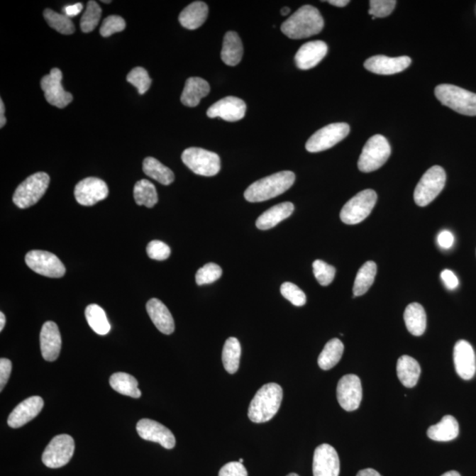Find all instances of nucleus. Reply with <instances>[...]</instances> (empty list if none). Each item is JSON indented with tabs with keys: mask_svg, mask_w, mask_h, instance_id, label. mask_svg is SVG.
<instances>
[{
	"mask_svg": "<svg viewBox=\"0 0 476 476\" xmlns=\"http://www.w3.org/2000/svg\"><path fill=\"white\" fill-rule=\"evenodd\" d=\"M324 28V19L316 7L306 5L300 7L282 23L281 30L292 39H304L318 35Z\"/></svg>",
	"mask_w": 476,
	"mask_h": 476,
	"instance_id": "nucleus-1",
	"label": "nucleus"
},
{
	"mask_svg": "<svg viewBox=\"0 0 476 476\" xmlns=\"http://www.w3.org/2000/svg\"><path fill=\"white\" fill-rule=\"evenodd\" d=\"M282 397V388L278 384H265L257 392L250 403L249 419L255 424L270 421L279 411Z\"/></svg>",
	"mask_w": 476,
	"mask_h": 476,
	"instance_id": "nucleus-2",
	"label": "nucleus"
},
{
	"mask_svg": "<svg viewBox=\"0 0 476 476\" xmlns=\"http://www.w3.org/2000/svg\"><path fill=\"white\" fill-rule=\"evenodd\" d=\"M296 176L292 172L272 174L262 179L254 182L245 192V198L249 202H262L284 194L295 183Z\"/></svg>",
	"mask_w": 476,
	"mask_h": 476,
	"instance_id": "nucleus-3",
	"label": "nucleus"
},
{
	"mask_svg": "<svg viewBox=\"0 0 476 476\" xmlns=\"http://www.w3.org/2000/svg\"><path fill=\"white\" fill-rule=\"evenodd\" d=\"M435 96L445 106L458 114L476 116V94L450 84H441L435 89Z\"/></svg>",
	"mask_w": 476,
	"mask_h": 476,
	"instance_id": "nucleus-4",
	"label": "nucleus"
},
{
	"mask_svg": "<svg viewBox=\"0 0 476 476\" xmlns=\"http://www.w3.org/2000/svg\"><path fill=\"white\" fill-rule=\"evenodd\" d=\"M391 155V147L386 138L374 135L370 138L358 160V169L362 172H375L387 162Z\"/></svg>",
	"mask_w": 476,
	"mask_h": 476,
	"instance_id": "nucleus-5",
	"label": "nucleus"
},
{
	"mask_svg": "<svg viewBox=\"0 0 476 476\" xmlns=\"http://www.w3.org/2000/svg\"><path fill=\"white\" fill-rule=\"evenodd\" d=\"M50 184V177L45 172L33 174L17 187L13 201L18 208L25 209L36 204L45 195Z\"/></svg>",
	"mask_w": 476,
	"mask_h": 476,
	"instance_id": "nucleus-6",
	"label": "nucleus"
},
{
	"mask_svg": "<svg viewBox=\"0 0 476 476\" xmlns=\"http://www.w3.org/2000/svg\"><path fill=\"white\" fill-rule=\"evenodd\" d=\"M446 175L441 166L431 167L416 185L414 199L418 206H426L438 197L445 187Z\"/></svg>",
	"mask_w": 476,
	"mask_h": 476,
	"instance_id": "nucleus-7",
	"label": "nucleus"
},
{
	"mask_svg": "<svg viewBox=\"0 0 476 476\" xmlns=\"http://www.w3.org/2000/svg\"><path fill=\"white\" fill-rule=\"evenodd\" d=\"M182 161L197 175L213 177L221 170V159L216 153L199 148H189L182 154Z\"/></svg>",
	"mask_w": 476,
	"mask_h": 476,
	"instance_id": "nucleus-8",
	"label": "nucleus"
},
{
	"mask_svg": "<svg viewBox=\"0 0 476 476\" xmlns=\"http://www.w3.org/2000/svg\"><path fill=\"white\" fill-rule=\"evenodd\" d=\"M377 195L372 189L359 192L348 201L341 211V220L345 224L355 225L362 223L372 213L376 205Z\"/></svg>",
	"mask_w": 476,
	"mask_h": 476,
	"instance_id": "nucleus-9",
	"label": "nucleus"
},
{
	"mask_svg": "<svg viewBox=\"0 0 476 476\" xmlns=\"http://www.w3.org/2000/svg\"><path fill=\"white\" fill-rule=\"evenodd\" d=\"M350 132L346 123H334L323 127L308 140L305 148L310 153H318L336 146L343 140Z\"/></svg>",
	"mask_w": 476,
	"mask_h": 476,
	"instance_id": "nucleus-10",
	"label": "nucleus"
},
{
	"mask_svg": "<svg viewBox=\"0 0 476 476\" xmlns=\"http://www.w3.org/2000/svg\"><path fill=\"white\" fill-rule=\"evenodd\" d=\"M74 449V441L71 436L65 434L56 436L43 452V463L50 468L64 467L71 460Z\"/></svg>",
	"mask_w": 476,
	"mask_h": 476,
	"instance_id": "nucleus-11",
	"label": "nucleus"
},
{
	"mask_svg": "<svg viewBox=\"0 0 476 476\" xmlns=\"http://www.w3.org/2000/svg\"><path fill=\"white\" fill-rule=\"evenodd\" d=\"M25 261L36 274L46 277L60 278L65 274V267L59 258L45 250H31L25 257Z\"/></svg>",
	"mask_w": 476,
	"mask_h": 476,
	"instance_id": "nucleus-12",
	"label": "nucleus"
},
{
	"mask_svg": "<svg viewBox=\"0 0 476 476\" xmlns=\"http://www.w3.org/2000/svg\"><path fill=\"white\" fill-rule=\"evenodd\" d=\"M362 398L361 380L354 374H348L341 377L337 386V399L341 408L346 411H355Z\"/></svg>",
	"mask_w": 476,
	"mask_h": 476,
	"instance_id": "nucleus-13",
	"label": "nucleus"
},
{
	"mask_svg": "<svg viewBox=\"0 0 476 476\" xmlns=\"http://www.w3.org/2000/svg\"><path fill=\"white\" fill-rule=\"evenodd\" d=\"M62 77L63 74L60 69L53 68L41 81V88L45 92V99L50 104L60 109L67 107L74 99L72 94L65 91L62 87Z\"/></svg>",
	"mask_w": 476,
	"mask_h": 476,
	"instance_id": "nucleus-14",
	"label": "nucleus"
},
{
	"mask_svg": "<svg viewBox=\"0 0 476 476\" xmlns=\"http://www.w3.org/2000/svg\"><path fill=\"white\" fill-rule=\"evenodd\" d=\"M109 195V188L104 181L96 177H88L79 182L74 189L76 201L82 206H90L104 201Z\"/></svg>",
	"mask_w": 476,
	"mask_h": 476,
	"instance_id": "nucleus-15",
	"label": "nucleus"
},
{
	"mask_svg": "<svg viewBox=\"0 0 476 476\" xmlns=\"http://www.w3.org/2000/svg\"><path fill=\"white\" fill-rule=\"evenodd\" d=\"M312 471L314 476H339V455L332 445L323 444L316 448Z\"/></svg>",
	"mask_w": 476,
	"mask_h": 476,
	"instance_id": "nucleus-16",
	"label": "nucleus"
},
{
	"mask_svg": "<svg viewBox=\"0 0 476 476\" xmlns=\"http://www.w3.org/2000/svg\"><path fill=\"white\" fill-rule=\"evenodd\" d=\"M137 432L145 441L157 443L166 449H173L176 445L175 436L157 421L143 419L137 424Z\"/></svg>",
	"mask_w": 476,
	"mask_h": 476,
	"instance_id": "nucleus-17",
	"label": "nucleus"
},
{
	"mask_svg": "<svg viewBox=\"0 0 476 476\" xmlns=\"http://www.w3.org/2000/svg\"><path fill=\"white\" fill-rule=\"evenodd\" d=\"M246 104L240 98L227 96L211 106L206 115L210 118H221L228 122H236L245 117Z\"/></svg>",
	"mask_w": 476,
	"mask_h": 476,
	"instance_id": "nucleus-18",
	"label": "nucleus"
},
{
	"mask_svg": "<svg viewBox=\"0 0 476 476\" xmlns=\"http://www.w3.org/2000/svg\"><path fill=\"white\" fill-rule=\"evenodd\" d=\"M453 361L456 372L461 379H473L476 372V358L470 343L464 340L458 341L453 350Z\"/></svg>",
	"mask_w": 476,
	"mask_h": 476,
	"instance_id": "nucleus-19",
	"label": "nucleus"
},
{
	"mask_svg": "<svg viewBox=\"0 0 476 476\" xmlns=\"http://www.w3.org/2000/svg\"><path fill=\"white\" fill-rule=\"evenodd\" d=\"M411 65V59L408 56L390 57L377 55L370 57L365 62L367 70L376 74L392 75L406 70Z\"/></svg>",
	"mask_w": 476,
	"mask_h": 476,
	"instance_id": "nucleus-20",
	"label": "nucleus"
},
{
	"mask_svg": "<svg viewBox=\"0 0 476 476\" xmlns=\"http://www.w3.org/2000/svg\"><path fill=\"white\" fill-rule=\"evenodd\" d=\"M328 47L323 41H311L304 43L298 50L295 61L301 70H309L321 63L328 53Z\"/></svg>",
	"mask_w": 476,
	"mask_h": 476,
	"instance_id": "nucleus-21",
	"label": "nucleus"
},
{
	"mask_svg": "<svg viewBox=\"0 0 476 476\" xmlns=\"http://www.w3.org/2000/svg\"><path fill=\"white\" fill-rule=\"evenodd\" d=\"M43 408V399L39 396L25 399L21 402L9 417V425L11 428H18L27 424L39 415Z\"/></svg>",
	"mask_w": 476,
	"mask_h": 476,
	"instance_id": "nucleus-22",
	"label": "nucleus"
},
{
	"mask_svg": "<svg viewBox=\"0 0 476 476\" xmlns=\"http://www.w3.org/2000/svg\"><path fill=\"white\" fill-rule=\"evenodd\" d=\"M40 344L43 359L53 362L59 358L61 350V336L56 323L45 322L40 333Z\"/></svg>",
	"mask_w": 476,
	"mask_h": 476,
	"instance_id": "nucleus-23",
	"label": "nucleus"
},
{
	"mask_svg": "<svg viewBox=\"0 0 476 476\" xmlns=\"http://www.w3.org/2000/svg\"><path fill=\"white\" fill-rule=\"evenodd\" d=\"M147 311L156 328L165 334H172L175 331V323L172 314L162 301L153 298L148 301Z\"/></svg>",
	"mask_w": 476,
	"mask_h": 476,
	"instance_id": "nucleus-24",
	"label": "nucleus"
},
{
	"mask_svg": "<svg viewBox=\"0 0 476 476\" xmlns=\"http://www.w3.org/2000/svg\"><path fill=\"white\" fill-rule=\"evenodd\" d=\"M208 16V5L202 1H195L182 11L179 20L182 26L194 31L204 24Z\"/></svg>",
	"mask_w": 476,
	"mask_h": 476,
	"instance_id": "nucleus-25",
	"label": "nucleus"
},
{
	"mask_svg": "<svg viewBox=\"0 0 476 476\" xmlns=\"http://www.w3.org/2000/svg\"><path fill=\"white\" fill-rule=\"evenodd\" d=\"M292 202H283L272 206L270 209L261 214L256 221V226L261 231H267L292 216L294 212Z\"/></svg>",
	"mask_w": 476,
	"mask_h": 476,
	"instance_id": "nucleus-26",
	"label": "nucleus"
},
{
	"mask_svg": "<svg viewBox=\"0 0 476 476\" xmlns=\"http://www.w3.org/2000/svg\"><path fill=\"white\" fill-rule=\"evenodd\" d=\"M210 93L209 82L199 77L189 78L185 82L184 89L181 96L182 104L187 107H196L202 98Z\"/></svg>",
	"mask_w": 476,
	"mask_h": 476,
	"instance_id": "nucleus-27",
	"label": "nucleus"
},
{
	"mask_svg": "<svg viewBox=\"0 0 476 476\" xmlns=\"http://www.w3.org/2000/svg\"><path fill=\"white\" fill-rule=\"evenodd\" d=\"M460 433L458 421L453 416H445L438 424L428 428V437L438 442L452 441Z\"/></svg>",
	"mask_w": 476,
	"mask_h": 476,
	"instance_id": "nucleus-28",
	"label": "nucleus"
},
{
	"mask_svg": "<svg viewBox=\"0 0 476 476\" xmlns=\"http://www.w3.org/2000/svg\"><path fill=\"white\" fill-rule=\"evenodd\" d=\"M243 54V43L238 33L228 31L224 36L221 60L230 67H235L242 60Z\"/></svg>",
	"mask_w": 476,
	"mask_h": 476,
	"instance_id": "nucleus-29",
	"label": "nucleus"
},
{
	"mask_svg": "<svg viewBox=\"0 0 476 476\" xmlns=\"http://www.w3.org/2000/svg\"><path fill=\"white\" fill-rule=\"evenodd\" d=\"M397 375L403 386L416 387L421 375L419 362L409 355H402L397 362Z\"/></svg>",
	"mask_w": 476,
	"mask_h": 476,
	"instance_id": "nucleus-30",
	"label": "nucleus"
},
{
	"mask_svg": "<svg viewBox=\"0 0 476 476\" xmlns=\"http://www.w3.org/2000/svg\"><path fill=\"white\" fill-rule=\"evenodd\" d=\"M404 321L406 328L413 336H421L426 330V312L420 304H410L404 312Z\"/></svg>",
	"mask_w": 476,
	"mask_h": 476,
	"instance_id": "nucleus-31",
	"label": "nucleus"
},
{
	"mask_svg": "<svg viewBox=\"0 0 476 476\" xmlns=\"http://www.w3.org/2000/svg\"><path fill=\"white\" fill-rule=\"evenodd\" d=\"M110 384L120 394L130 396V397L135 399L140 398L141 396V392L138 387L139 384H138L137 380L130 374L125 372L114 373L111 377Z\"/></svg>",
	"mask_w": 476,
	"mask_h": 476,
	"instance_id": "nucleus-32",
	"label": "nucleus"
},
{
	"mask_svg": "<svg viewBox=\"0 0 476 476\" xmlns=\"http://www.w3.org/2000/svg\"><path fill=\"white\" fill-rule=\"evenodd\" d=\"M344 345L341 341L334 338L326 344L324 350H322L318 359L319 366L322 370H328L340 362L343 358Z\"/></svg>",
	"mask_w": 476,
	"mask_h": 476,
	"instance_id": "nucleus-33",
	"label": "nucleus"
},
{
	"mask_svg": "<svg viewBox=\"0 0 476 476\" xmlns=\"http://www.w3.org/2000/svg\"><path fill=\"white\" fill-rule=\"evenodd\" d=\"M143 172L151 179L159 182L163 185L172 184L175 176L172 170L160 162L158 160L148 157L143 162Z\"/></svg>",
	"mask_w": 476,
	"mask_h": 476,
	"instance_id": "nucleus-34",
	"label": "nucleus"
},
{
	"mask_svg": "<svg viewBox=\"0 0 476 476\" xmlns=\"http://www.w3.org/2000/svg\"><path fill=\"white\" fill-rule=\"evenodd\" d=\"M377 274V265L373 261H368L359 269L355 277L353 293L354 297H361L368 292L373 284Z\"/></svg>",
	"mask_w": 476,
	"mask_h": 476,
	"instance_id": "nucleus-35",
	"label": "nucleus"
},
{
	"mask_svg": "<svg viewBox=\"0 0 476 476\" xmlns=\"http://www.w3.org/2000/svg\"><path fill=\"white\" fill-rule=\"evenodd\" d=\"M85 316L87 321L91 328L99 336H106L111 331L106 314L103 308L97 304H90L86 309Z\"/></svg>",
	"mask_w": 476,
	"mask_h": 476,
	"instance_id": "nucleus-36",
	"label": "nucleus"
},
{
	"mask_svg": "<svg viewBox=\"0 0 476 476\" xmlns=\"http://www.w3.org/2000/svg\"><path fill=\"white\" fill-rule=\"evenodd\" d=\"M241 352V345L237 338H228L223 350V363L228 373L234 374L238 372Z\"/></svg>",
	"mask_w": 476,
	"mask_h": 476,
	"instance_id": "nucleus-37",
	"label": "nucleus"
},
{
	"mask_svg": "<svg viewBox=\"0 0 476 476\" xmlns=\"http://www.w3.org/2000/svg\"><path fill=\"white\" fill-rule=\"evenodd\" d=\"M134 199L137 205L153 208L158 202V194L155 185L150 181H138L133 189Z\"/></svg>",
	"mask_w": 476,
	"mask_h": 476,
	"instance_id": "nucleus-38",
	"label": "nucleus"
},
{
	"mask_svg": "<svg viewBox=\"0 0 476 476\" xmlns=\"http://www.w3.org/2000/svg\"><path fill=\"white\" fill-rule=\"evenodd\" d=\"M45 19L50 28L63 35H72L75 31V27L70 18L64 13H57L52 9H45L43 13Z\"/></svg>",
	"mask_w": 476,
	"mask_h": 476,
	"instance_id": "nucleus-39",
	"label": "nucleus"
},
{
	"mask_svg": "<svg viewBox=\"0 0 476 476\" xmlns=\"http://www.w3.org/2000/svg\"><path fill=\"white\" fill-rule=\"evenodd\" d=\"M101 9L96 1H89L87 5L85 13L81 20V28L84 33L92 32L99 23Z\"/></svg>",
	"mask_w": 476,
	"mask_h": 476,
	"instance_id": "nucleus-40",
	"label": "nucleus"
},
{
	"mask_svg": "<svg viewBox=\"0 0 476 476\" xmlns=\"http://www.w3.org/2000/svg\"><path fill=\"white\" fill-rule=\"evenodd\" d=\"M127 82L135 87L140 94H144L150 88L152 79L143 67L133 68L127 75Z\"/></svg>",
	"mask_w": 476,
	"mask_h": 476,
	"instance_id": "nucleus-41",
	"label": "nucleus"
},
{
	"mask_svg": "<svg viewBox=\"0 0 476 476\" xmlns=\"http://www.w3.org/2000/svg\"><path fill=\"white\" fill-rule=\"evenodd\" d=\"M312 267H314L315 277L321 286H328L336 277V268L326 263L325 261L315 260Z\"/></svg>",
	"mask_w": 476,
	"mask_h": 476,
	"instance_id": "nucleus-42",
	"label": "nucleus"
},
{
	"mask_svg": "<svg viewBox=\"0 0 476 476\" xmlns=\"http://www.w3.org/2000/svg\"><path fill=\"white\" fill-rule=\"evenodd\" d=\"M221 275H223V270L218 265L209 263L199 269L197 274H196V283L199 286L211 284V283L220 279Z\"/></svg>",
	"mask_w": 476,
	"mask_h": 476,
	"instance_id": "nucleus-43",
	"label": "nucleus"
},
{
	"mask_svg": "<svg viewBox=\"0 0 476 476\" xmlns=\"http://www.w3.org/2000/svg\"><path fill=\"white\" fill-rule=\"evenodd\" d=\"M281 293L283 297H285L295 306L301 307L306 304V296L304 292L294 283H283L281 287Z\"/></svg>",
	"mask_w": 476,
	"mask_h": 476,
	"instance_id": "nucleus-44",
	"label": "nucleus"
},
{
	"mask_svg": "<svg viewBox=\"0 0 476 476\" xmlns=\"http://www.w3.org/2000/svg\"><path fill=\"white\" fill-rule=\"evenodd\" d=\"M395 0H370L369 13L374 18L390 16L396 6Z\"/></svg>",
	"mask_w": 476,
	"mask_h": 476,
	"instance_id": "nucleus-45",
	"label": "nucleus"
},
{
	"mask_svg": "<svg viewBox=\"0 0 476 476\" xmlns=\"http://www.w3.org/2000/svg\"><path fill=\"white\" fill-rule=\"evenodd\" d=\"M126 26V21L122 17L111 16L104 21L100 28V34L104 38H109L115 33L123 31Z\"/></svg>",
	"mask_w": 476,
	"mask_h": 476,
	"instance_id": "nucleus-46",
	"label": "nucleus"
},
{
	"mask_svg": "<svg viewBox=\"0 0 476 476\" xmlns=\"http://www.w3.org/2000/svg\"><path fill=\"white\" fill-rule=\"evenodd\" d=\"M147 253L148 257L152 260H165L170 255V248L165 243L154 240L148 243Z\"/></svg>",
	"mask_w": 476,
	"mask_h": 476,
	"instance_id": "nucleus-47",
	"label": "nucleus"
},
{
	"mask_svg": "<svg viewBox=\"0 0 476 476\" xmlns=\"http://www.w3.org/2000/svg\"><path fill=\"white\" fill-rule=\"evenodd\" d=\"M218 476H248V473L242 463H230L221 468Z\"/></svg>",
	"mask_w": 476,
	"mask_h": 476,
	"instance_id": "nucleus-48",
	"label": "nucleus"
},
{
	"mask_svg": "<svg viewBox=\"0 0 476 476\" xmlns=\"http://www.w3.org/2000/svg\"><path fill=\"white\" fill-rule=\"evenodd\" d=\"M12 372V362L9 359H0V391L6 387Z\"/></svg>",
	"mask_w": 476,
	"mask_h": 476,
	"instance_id": "nucleus-49",
	"label": "nucleus"
},
{
	"mask_svg": "<svg viewBox=\"0 0 476 476\" xmlns=\"http://www.w3.org/2000/svg\"><path fill=\"white\" fill-rule=\"evenodd\" d=\"M441 278L443 282L445 283L446 288L448 289H455L459 286V279L448 269H445V270L441 272Z\"/></svg>",
	"mask_w": 476,
	"mask_h": 476,
	"instance_id": "nucleus-50",
	"label": "nucleus"
},
{
	"mask_svg": "<svg viewBox=\"0 0 476 476\" xmlns=\"http://www.w3.org/2000/svg\"><path fill=\"white\" fill-rule=\"evenodd\" d=\"M454 242V237L452 232L448 231H443L439 233L438 237V243L439 246L444 249H449L453 246Z\"/></svg>",
	"mask_w": 476,
	"mask_h": 476,
	"instance_id": "nucleus-51",
	"label": "nucleus"
},
{
	"mask_svg": "<svg viewBox=\"0 0 476 476\" xmlns=\"http://www.w3.org/2000/svg\"><path fill=\"white\" fill-rule=\"evenodd\" d=\"M83 9V5L82 3L74 4V5L67 6L63 9V13L65 16H67L69 18L77 16L79 13H81Z\"/></svg>",
	"mask_w": 476,
	"mask_h": 476,
	"instance_id": "nucleus-52",
	"label": "nucleus"
},
{
	"mask_svg": "<svg viewBox=\"0 0 476 476\" xmlns=\"http://www.w3.org/2000/svg\"><path fill=\"white\" fill-rule=\"evenodd\" d=\"M357 476H382L379 472L372 468H366V470H362L359 471Z\"/></svg>",
	"mask_w": 476,
	"mask_h": 476,
	"instance_id": "nucleus-53",
	"label": "nucleus"
},
{
	"mask_svg": "<svg viewBox=\"0 0 476 476\" xmlns=\"http://www.w3.org/2000/svg\"><path fill=\"white\" fill-rule=\"evenodd\" d=\"M6 123L5 117V105H4L3 100H0V127L3 128Z\"/></svg>",
	"mask_w": 476,
	"mask_h": 476,
	"instance_id": "nucleus-54",
	"label": "nucleus"
},
{
	"mask_svg": "<svg viewBox=\"0 0 476 476\" xmlns=\"http://www.w3.org/2000/svg\"><path fill=\"white\" fill-rule=\"evenodd\" d=\"M328 2L331 4V5L338 7H344L346 6L348 4H350L348 0H330V1Z\"/></svg>",
	"mask_w": 476,
	"mask_h": 476,
	"instance_id": "nucleus-55",
	"label": "nucleus"
},
{
	"mask_svg": "<svg viewBox=\"0 0 476 476\" xmlns=\"http://www.w3.org/2000/svg\"><path fill=\"white\" fill-rule=\"evenodd\" d=\"M6 325V317L5 314L3 312H0V331H2L5 328Z\"/></svg>",
	"mask_w": 476,
	"mask_h": 476,
	"instance_id": "nucleus-56",
	"label": "nucleus"
},
{
	"mask_svg": "<svg viewBox=\"0 0 476 476\" xmlns=\"http://www.w3.org/2000/svg\"><path fill=\"white\" fill-rule=\"evenodd\" d=\"M441 476H461L457 471H449L446 472L444 475Z\"/></svg>",
	"mask_w": 476,
	"mask_h": 476,
	"instance_id": "nucleus-57",
	"label": "nucleus"
},
{
	"mask_svg": "<svg viewBox=\"0 0 476 476\" xmlns=\"http://www.w3.org/2000/svg\"><path fill=\"white\" fill-rule=\"evenodd\" d=\"M289 12H290V9H289V7H287V6L283 7V9L281 10V13H282V16H286L287 14L289 13Z\"/></svg>",
	"mask_w": 476,
	"mask_h": 476,
	"instance_id": "nucleus-58",
	"label": "nucleus"
},
{
	"mask_svg": "<svg viewBox=\"0 0 476 476\" xmlns=\"http://www.w3.org/2000/svg\"><path fill=\"white\" fill-rule=\"evenodd\" d=\"M287 476H299V475H298L297 474H295V473H292V474H289Z\"/></svg>",
	"mask_w": 476,
	"mask_h": 476,
	"instance_id": "nucleus-59",
	"label": "nucleus"
},
{
	"mask_svg": "<svg viewBox=\"0 0 476 476\" xmlns=\"http://www.w3.org/2000/svg\"><path fill=\"white\" fill-rule=\"evenodd\" d=\"M238 463H243V459H240L239 461H238Z\"/></svg>",
	"mask_w": 476,
	"mask_h": 476,
	"instance_id": "nucleus-60",
	"label": "nucleus"
},
{
	"mask_svg": "<svg viewBox=\"0 0 476 476\" xmlns=\"http://www.w3.org/2000/svg\"><path fill=\"white\" fill-rule=\"evenodd\" d=\"M111 1H103V3H105V4H111Z\"/></svg>",
	"mask_w": 476,
	"mask_h": 476,
	"instance_id": "nucleus-61",
	"label": "nucleus"
}]
</instances>
